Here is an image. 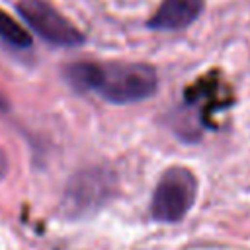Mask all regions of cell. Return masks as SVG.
<instances>
[{
  "instance_id": "cell-1",
  "label": "cell",
  "mask_w": 250,
  "mask_h": 250,
  "mask_svg": "<svg viewBox=\"0 0 250 250\" xmlns=\"http://www.w3.org/2000/svg\"><path fill=\"white\" fill-rule=\"evenodd\" d=\"M64 78L80 92H96L111 104H133L154 94L156 70L145 62L80 61L64 68Z\"/></svg>"
},
{
  "instance_id": "cell-2",
  "label": "cell",
  "mask_w": 250,
  "mask_h": 250,
  "mask_svg": "<svg viewBox=\"0 0 250 250\" xmlns=\"http://www.w3.org/2000/svg\"><path fill=\"white\" fill-rule=\"evenodd\" d=\"M197 193L195 176L182 166L168 168L152 193L150 199V215L162 223H176L186 217L191 209Z\"/></svg>"
},
{
  "instance_id": "cell-3",
  "label": "cell",
  "mask_w": 250,
  "mask_h": 250,
  "mask_svg": "<svg viewBox=\"0 0 250 250\" xmlns=\"http://www.w3.org/2000/svg\"><path fill=\"white\" fill-rule=\"evenodd\" d=\"M115 178L104 168H88L74 174L64 189L62 207L70 217H82L100 209L113 193Z\"/></svg>"
},
{
  "instance_id": "cell-4",
  "label": "cell",
  "mask_w": 250,
  "mask_h": 250,
  "mask_svg": "<svg viewBox=\"0 0 250 250\" xmlns=\"http://www.w3.org/2000/svg\"><path fill=\"white\" fill-rule=\"evenodd\" d=\"M18 12L27 21V25L51 45L74 47L84 41L80 29L47 0H20Z\"/></svg>"
},
{
  "instance_id": "cell-5",
  "label": "cell",
  "mask_w": 250,
  "mask_h": 250,
  "mask_svg": "<svg viewBox=\"0 0 250 250\" xmlns=\"http://www.w3.org/2000/svg\"><path fill=\"white\" fill-rule=\"evenodd\" d=\"M205 0H162L154 16L148 20V27L160 31L184 29L199 18Z\"/></svg>"
},
{
  "instance_id": "cell-6",
  "label": "cell",
  "mask_w": 250,
  "mask_h": 250,
  "mask_svg": "<svg viewBox=\"0 0 250 250\" xmlns=\"http://www.w3.org/2000/svg\"><path fill=\"white\" fill-rule=\"evenodd\" d=\"M0 37L20 49H27L31 45V35L29 31L20 25V21H16L12 16H8L4 10H0Z\"/></svg>"
},
{
  "instance_id": "cell-7",
  "label": "cell",
  "mask_w": 250,
  "mask_h": 250,
  "mask_svg": "<svg viewBox=\"0 0 250 250\" xmlns=\"http://www.w3.org/2000/svg\"><path fill=\"white\" fill-rule=\"evenodd\" d=\"M8 172V158H6V152L0 148V180L6 176Z\"/></svg>"
},
{
  "instance_id": "cell-8",
  "label": "cell",
  "mask_w": 250,
  "mask_h": 250,
  "mask_svg": "<svg viewBox=\"0 0 250 250\" xmlns=\"http://www.w3.org/2000/svg\"><path fill=\"white\" fill-rule=\"evenodd\" d=\"M0 109H2V111L8 109V102H6V98L2 96V92H0Z\"/></svg>"
}]
</instances>
